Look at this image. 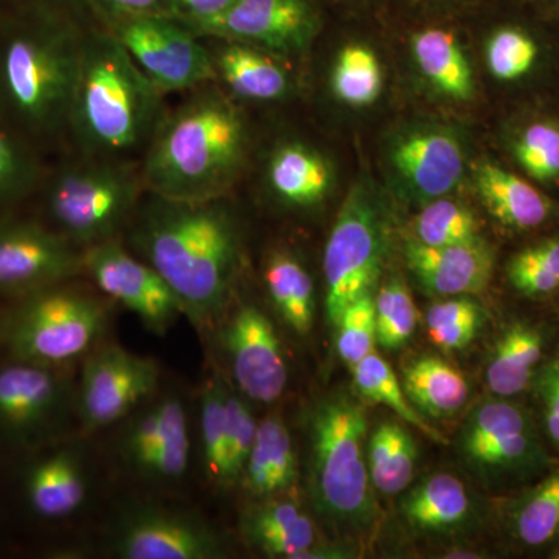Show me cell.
Returning a JSON list of instances; mask_svg holds the SVG:
<instances>
[{
    "label": "cell",
    "instance_id": "obj_48",
    "mask_svg": "<svg viewBox=\"0 0 559 559\" xmlns=\"http://www.w3.org/2000/svg\"><path fill=\"white\" fill-rule=\"evenodd\" d=\"M94 7L105 20L134 14H167L171 16L165 0H84Z\"/></svg>",
    "mask_w": 559,
    "mask_h": 559
},
{
    "label": "cell",
    "instance_id": "obj_35",
    "mask_svg": "<svg viewBox=\"0 0 559 559\" xmlns=\"http://www.w3.org/2000/svg\"><path fill=\"white\" fill-rule=\"evenodd\" d=\"M224 382L219 377L210 378L201 393L202 460L207 479L218 487H230L227 471L226 406Z\"/></svg>",
    "mask_w": 559,
    "mask_h": 559
},
{
    "label": "cell",
    "instance_id": "obj_30",
    "mask_svg": "<svg viewBox=\"0 0 559 559\" xmlns=\"http://www.w3.org/2000/svg\"><path fill=\"white\" fill-rule=\"evenodd\" d=\"M267 178L280 200L297 207L319 204L331 186L329 164L300 143H288L275 151Z\"/></svg>",
    "mask_w": 559,
    "mask_h": 559
},
{
    "label": "cell",
    "instance_id": "obj_44",
    "mask_svg": "<svg viewBox=\"0 0 559 559\" xmlns=\"http://www.w3.org/2000/svg\"><path fill=\"white\" fill-rule=\"evenodd\" d=\"M226 406L227 471L230 487L241 480L242 469L248 462L257 436L255 418L242 396L224 384Z\"/></svg>",
    "mask_w": 559,
    "mask_h": 559
},
{
    "label": "cell",
    "instance_id": "obj_5",
    "mask_svg": "<svg viewBox=\"0 0 559 559\" xmlns=\"http://www.w3.org/2000/svg\"><path fill=\"white\" fill-rule=\"evenodd\" d=\"M311 496L334 524L364 528L377 516L369 463L367 414L362 404L336 393L311 412Z\"/></svg>",
    "mask_w": 559,
    "mask_h": 559
},
{
    "label": "cell",
    "instance_id": "obj_40",
    "mask_svg": "<svg viewBox=\"0 0 559 559\" xmlns=\"http://www.w3.org/2000/svg\"><path fill=\"white\" fill-rule=\"evenodd\" d=\"M377 341L384 348L403 347L414 336L418 310L409 289L400 278L390 280L374 297Z\"/></svg>",
    "mask_w": 559,
    "mask_h": 559
},
{
    "label": "cell",
    "instance_id": "obj_21",
    "mask_svg": "<svg viewBox=\"0 0 559 559\" xmlns=\"http://www.w3.org/2000/svg\"><path fill=\"white\" fill-rule=\"evenodd\" d=\"M549 333L540 323L514 319L503 326L489 353L487 385L492 396L518 399L532 390L549 358Z\"/></svg>",
    "mask_w": 559,
    "mask_h": 559
},
{
    "label": "cell",
    "instance_id": "obj_22",
    "mask_svg": "<svg viewBox=\"0 0 559 559\" xmlns=\"http://www.w3.org/2000/svg\"><path fill=\"white\" fill-rule=\"evenodd\" d=\"M476 189L489 215L507 229L536 230L555 216V204L546 194L491 162L477 167Z\"/></svg>",
    "mask_w": 559,
    "mask_h": 559
},
{
    "label": "cell",
    "instance_id": "obj_4",
    "mask_svg": "<svg viewBox=\"0 0 559 559\" xmlns=\"http://www.w3.org/2000/svg\"><path fill=\"white\" fill-rule=\"evenodd\" d=\"M246 130L223 95H194L162 119L140 175L151 194L202 201L223 197L245 156Z\"/></svg>",
    "mask_w": 559,
    "mask_h": 559
},
{
    "label": "cell",
    "instance_id": "obj_13",
    "mask_svg": "<svg viewBox=\"0 0 559 559\" xmlns=\"http://www.w3.org/2000/svg\"><path fill=\"white\" fill-rule=\"evenodd\" d=\"M159 382V367L119 345H106L84 364L81 373L79 414L90 430L120 421L142 401L150 399Z\"/></svg>",
    "mask_w": 559,
    "mask_h": 559
},
{
    "label": "cell",
    "instance_id": "obj_10",
    "mask_svg": "<svg viewBox=\"0 0 559 559\" xmlns=\"http://www.w3.org/2000/svg\"><path fill=\"white\" fill-rule=\"evenodd\" d=\"M105 21L114 38L160 92L193 90L216 76L212 53L182 21L167 14Z\"/></svg>",
    "mask_w": 559,
    "mask_h": 559
},
{
    "label": "cell",
    "instance_id": "obj_1",
    "mask_svg": "<svg viewBox=\"0 0 559 559\" xmlns=\"http://www.w3.org/2000/svg\"><path fill=\"white\" fill-rule=\"evenodd\" d=\"M131 245L168 283L194 325H210L234 288L240 234L223 198L168 200L151 194L132 216Z\"/></svg>",
    "mask_w": 559,
    "mask_h": 559
},
{
    "label": "cell",
    "instance_id": "obj_8",
    "mask_svg": "<svg viewBox=\"0 0 559 559\" xmlns=\"http://www.w3.org/2000/svg\"><path fill=\"white\" fill-rule=\"evenodd\" d=\"M460 447L481 477L510 487L532 484L559 462L549 454L535 414L492 395L469 412Z\"/></svg>",
    "mask_w": 559,
    "mask_h": 559
},
{
    "label": "cell",
    "instance_id": "obj_3",
    "mask_svg": "<svg viewBox=\"0 0 559 559\" xmlns=\"http://www.w3.org/2000/svg\"><path fill=\"white\" fill-rule=\"evenodd\" d=\"M83 33L47 2H33L0 32V109L16 130H68Z\"/></svg>",
    "mask_w": 559,
    "mask_h": 559
},
{
    "label": "cell",
    "instance_id": "obj_32",
    "mask_svg": "<svg viewBox=\"0 0 559 559\" xmlns=\"http://www.w3.org/2000/svg\"><path fill=\"white\" fill-rule=\"evenodd\" d=\"M264 280L283 322L300 336L310 333L314 322V283L304 264L289 253H274L267 261Z\"/></svg>",
    "mask_w": 559,
    "mask_h": 559
},
{
    "label": "cell",
    "instance_id": "obj_11",
    "mask_svg": "<svg viewBox=\"0 0 559 559\" xmlns=\"http://www.w3.org/2000/svg\"><path fill=\"white\" fill-rule=\"evenodd\" d=\"M69 381L58 367L14 360L0 367V432L22 447L51 436L66 417Z\"/></svg>",
    "mask_w": 559,
    "mask_h": 559
},
{
    "label": "cell",
    "instance_id": "obj_20",
    "mask_svg": "<svg viewBox=\"0 0 559 559\" xmlns=\"http://www.w3.org/2000/svg\"><path fill=\"white\" fill-rule=\"evenodd\" d=\"M393 167L419 200H440L459 186L465 153L444 131H418L401 139L392 151Z\"/></svg>",
    "mask_w": 559,
    "mask_h": 559
},
{
    "label": "cell",
    "instance_id": "obj_14",
    "mask_svg": "<svg viewBox=\"0 0 559 559\" xmlns=\"http://www.w3.org/2000/svg\"><path fill=\"white\" fill-rule=\"evenodd\" d=\"M83 271L79 246L60 231L33 223L0 224V294L21 299Z\"/></svg>",
    "mask_w": 559,
    "mask_h": 559
},
{
    "label": "cell",
    "instance_id": "obj_29",
    "mask_svg": "<svg viewBox=\"0 0 559 559\" xmlns=\"http://www.w3.org/2000/svg\"><path fill=\"white\" fill-rule=\"evenodd\" d=\"M403 513L423 532H448L468 522L473 500L462 480L439 473L412 489L403 500Z\"/></svg>",
    "mask_w": 559,
    "mask_h": 559
},
{
    "label": "cell",
    "instance_id": "obj_45",
    "mask_svg": "<svg viewBox=\"0 0 559 559\" xmlns=\"http://www.w3.org/2000/svg\"><path fill=\"white\" fill-rule=\"evenodd\" d=\"M536 400V423L547 447L559 454V345L540 367L532 390Z\"/></svg>",
    "mask_w": 559,
    "mask_h": 559
},
{
    "label": "cell",
    "instance_id": "obj_25",
    "mask_svg": "<svg viewBox=\"0 0 559 559\" xmlns=\"http://www.w3.org/2000/svg\"><path fill=\"white\" fill-rule=\"evenodd\" d=\"M241 481L257 498H272L296 484L297 457L293 437L278 417L263 419L257 428Z\"/></svg>",
    "mask_w": 559,
    "mask_h": 559
},
{
    "label": "cell",
    "instance_id": "obj_31",
    "mask_svg": "<svg viewBox=\"0 0 559 559\" xmlns=\"http://www.w3.org/2000/svg\"><path fill=\"white\" fill-rule=\"evenodd\" d=\"M419 70L443 94L468 100L474 94L473 70L452 33L441 28L419 32L412 39Z\"/></svg>",
    "mask_w": 559,
    "mask_h": 559
},
{
    "label": "cell",
    "instance_id": "obj_26",
    "mask_svg": "<svg viewBox=\"0 0 559 559\" xmlns=\"http://www.w3.org/2000/svg\"><path fill=\"white\" fill-rule=\"evenodd\" d=\"M246 539L271 558L299 559L318 544L316 527L297 503H264L249 511L242 522Z\"/></svg>",
    "mask_w": 559,
    "mask_h": 559
},
{
    "label": "cell",
    "instance_id": "obj_15",
    "mask_svg": "<svg viewBox=\"0 0 559 559\" xmlns=\"http://www.w3.org/2000/svg\"><path fill=\"white\" fill-rule=\"evenodd\" d=\"M112 551L123 559H218L226 555L207 522L176 511L143 507L121 520Z\"/></svg>",
    "mask_w": 559,
    "mask_h": 559
},
{
    "label": "cell",
    "instance_id": "obj_2",
    "mask_svg": "<svg viewBox=\"0 0 559 559\" xmlns=\"http://www.w3.org/2000/svg\"><path fill=\"white\" fill-rule=\"evenodd\" d=\"M160 94L112 33H83L68 130L90 159L124 160L159 128Z\"/></svg>",
    "mask_w": 559,
    "mask_h": 559
},
{
    "label": "cell",
    "instance_id": "obj_42",
    "mask_svg": "<svg viewBox=\"0 0 559 559\" xmlns=\"http://www.w3.org/2000/svg\"><path fill=\"white\" fill-rule=\"evenodd\" d=\"M538 55V44L521 28H500L487 44L488 68L500 81H516L528 75Z\"/></svg>",
    "mask_w": 559,
    "mask_h": 559
},
{
    "label": "cell",
    "instance_id": "obj_33",
    "mask_svg": "<svg viewBox=\"0 0 559 559\" xmlns=\"http://www.w3.org/2000/svg\"><path fill=\"white\" fill-rule=\"evenodd\" d=\"M417 444L400 423L382 421L367 444L371 485L384 495H399L414 479Z\"/></svg>",
    "mask_w": 559,
    "mask_h": 559
},
{
    "label": "cell",
    "instance_id": "obj_47",
    "mask_svg": "<svg viewBox=\"0 0 559 559\" xmlns=\"http://www.w3.org/2000/svg\"><path fill=\"white\" fill-rule=\"evenodd\" d=\"M484 325V319L463 320V322L448 323V325L428 329L430 341L444 352H454L468 347L476 340Z\"/></svg>",
    "mask_w": 559,
    "mask_h": 559
},
{
    "label": "cell",
    "instance_id": "obj_39",
    "mask_svg": "<svg viewBox=\"0 0 559 559\" xmlns=\"http://www.w3.org/2000/svg\"><path fill=\"white\" fill-rule=\"evenodd\" d=\"M417 241L426 246H450L480 237L479 223L466 205L433 200L418 213L414 224Z\"/></svg>",
    "mask_w": 559,
    "mask_h": 559
},
{
    "label": "cell",
    "instance_id": "obj_41",
    "mask_svg": "<svg viewBox=\"0 0 559 559\" xmlns=\"http://www.w3.org/2000/svg\"><path fill=\"white\" fill-rule=\"evenodd\" d=\"M514 156L539 182L559 180V124L543 120L528 124L514 142Z\"/></svg>",
    "mask_w": 559,
    "mask_h": 559
},
{
    "label": "cell",
    "instance_id": "obj_19",
    "mask_svg": "<svg viewBox=\"0 0 559 559\" xmlns=\"http://www.w3.org/2000/svg\"><path fill=\"white\" fill-rule=\"evenodd\" d=\"M404 255L419 285L437 296L479 294L495 271V250L480 237L450 246L414 240L407 242Z\"/></svg>",
    "mask_w": 559,
    "mask_h": 559
},
{
    "label": "cell",
    "instance_id": "obj_27",
    "mask_svg": "<svg viewBox=\"0 0 559 559\" xmlns=\"http://www.w3.org/2000/svg\"><path fill=\"white\" fill-rule=\"evenodd\" d=\"M401 384L417 409L437 419L454 417L469 399L468 381L462 371L437 356H421L411 362Z\"/></svg>",
    "mask_w": 559,
    "mask_h": 559
},
{
    "label": "cell",
    "instance_id": "obj_9",
    "mask_svg": "<svg viewBox=\"0 0 559 559\" xmlns=\"http://www.w3.org/2000/svg\"><path fill=\"white\" fill-rule=\"evenodd\" d=\"M384 246L381 210L366 190L356 189L341 209L323 255L331 325L336 326L348 305L371 293L380 277Z\"/></svg>",
    "mask_w": 559,
    "mask_h": 559
},
{
    "label": "cell",
    "instance_id": "obj_49",
    "mask_svg": "<svg viewBox=\"0 0 559 559\" xmlns=\"http://www.w3.org/2000/svg\"><path fill=\"white\" fill-rule=\"evenodd\" d=\"M551 558L559 559V546L557 547V549H555L554 554H551Z\"/></svg>",
    "mask_w": 559,
    "mask_h": 559
},
{
    "label": "cell",
    "instance_id": "obj_43",
    "mask_svg": "<svg viewBox=\"0 0 559 559\" xmlns=\"http://www.w3.org/2000/svg\"><path fill=\"white\" fill-rule=\"evenodd\" d=\"M334 329L337 333V353L349 369L374 352L378 342L377 308L371 293L348 305Z\"/></svg>",
    "mask_w": 559,
    "mask_h": 559
},
{
    "label": "cell",
    "instance_id": "obj_7",
    "mask_svg": "<svg viewBox=\"0 0 559 559\" xmlns=\"http://www.w3.org/2000/svg\"><path fill=\"white\" fill-rule=\"evenodd\" d=\"M143 180L124 160L90 159L50 179L46 207L58 231L76 246L112 240L135 215Z\"/></svg>",
    "mask_w": 559,
    "mask_h": 559
},
{
    "label": "cell",
    "instance_id": "obj_6",
    "mask_svg": "<svg viewBox=\"0 0 559 559\" xmlns=\"http://www.w3.org/2000/svg\"><path fill=\"white\" fill-rule=\"evenodd\" d=\"M108 318L109 308L98 297L51 286L21 297L3 316L0 342L11 359L60 369L94 347Z\"/></svg>",
    "mask_w": 559,
    "mask_h": 559
},
{
    "label": "cell",
    "instance_id": "obj_18",
    "mask_svg": "<svg viewBox=\"0 0 559 559\" xmlns=\"http://www.w3.org/2000/svg\"><path fill=\"white\" fill-rule=\"evenodd\" d=\"M123 454L150 479H180L190 462L189 418L182 401L167 396L135 418L124 433Z\"/></svg>",
    "mask_w": 559,
    "mask_h": 559
},
{
    "label": "cell",
    "instance_id": "obj_37",
    "mask_svg": "<svg viewBox=\"0 0 559 559\" xmlns=\"http://www.w3.org/2000/svg\"><path fill=\"white\" fill-rule=\"evenodd\" d=\"M331 86L341 102L352 106H369L382 90V72L377 55L367 47L352 44L337 57Z\"/></svg>",
    "mask_w": 559,
    "mask_h": 559
},
{
    "label": "cell",
    "instance_id": "obj_36",
    "mask_svg": "<svg viewBox=\"0 0 559 559\" xmlns=\"http://www.w3.org/2000/svg\"><path fill=\"white\" fill-rule=\"evenodd\" d=\"M507 278L521 296L543 299L559 293V237L522 249L507 264Z\"/></svg>",
    "mask_w": 559,
    "mask_h": 559
},
{
    "label": "cell",
    "instance_id": "obj_34",
    "mask_svg": "<svg viewBox=\"0 0 559 559\" xmlns=\"http://www.w3.org/2000/svg\"><path fill=\"white\" fill-rule=\"evenodd\" d=\"M352 373L353 384L362 399L370 403L384 404L407 425L421 430L428 439L436 443H447L439 430L432 428L419 414L417 407L411 403L395 371L377 352H371L369 356L353 366Z\"/></svg>",
    "mask_w": 559,
    "mask_h": 559
},
{
    "label": "cell",
    "instance_id": "obj_24",
    "mask_svg": "<svg viewBox=\"0 0 559 559\" xmlns=\"http://www.w3.org/2000/svg\"><path fill=\"white\" fill-rule=\"evenodd\" d=\"M507 528L522 549L551 547L554 554L559 546V462L511 499Z\"/></svg>",
    "mask_w": 559,
    "mask_h": 559
},
{
    "label": "cell",
    "instance_id": "obj_12",
    "mask_svg": "<svg viewBox=\"0 0 559 559\" xmlns=\"http://www.w3.org/2000/svg\"><path fill=\"white\" fill-rule=\"evenodd\" d=\"M83 270L106 296L134 312L154 333L164 334L183 314L182 305L159 272L114 240L87 246Z\"/></svg>",
    "mask_w": 559,
    "mask_h": 559
},
{
    "label": "cell",
    "instance_id": "obj_38",
    "mask_svg": "<svg viewBox=\"0 0 559 559\" xmlns=\"http://www.w3.org/2000/svg\"><path fill=\"white\" fill-rule=\"evenodd\" d=\"M39 179L38 157L22 132L0 124V207L27 197Z\"/></svg>",
    "mask_w": 559,
    "mask_h": 559
},
{
    "label": "cell",
    "instance_id": "obj_28",
    "mask_svg": "<svg viewBox=\"0 0 559 559\" xmlns=\"http://www.w3.org/2000/svg\"><path fill=\"white\" fill-rule=\"evenodd\" d=\"M216 75L235 95L248 100H277L288 92L289 80L277 62L249 44L221 47L213 58Z\"/></svg>",
    "mask_w": 559,
    "mask_h": 559
},
{
    "label": "cell",
    "instance_id": "obj_46",
    "mask_svg": "<svg viewBox=\"0 0 559 559\" xmlns=\"http://www.w3.org/2000/svg\"><path fill=\"white\" fill-rule=\"evenodd\" d=\"M170 14L186 25L215 20L229 9L234 0H165Z\"/></svg>",
    "mask_w": 559,
    "mask_h": 559
},
{
    "label": "cell",
    "instance_id": "obj_23",
    "mask_svg": "<svg viewBox=\"0 0 559 559\" xmlns=\"http://www.w3.org/2000/svg\"><path fill=\"white\" fill-rule=\"evenodd\" d=\"M25 498L44 520H62L83 506L87 481L75 452L61 450L36 460L25 474Z\"/></svg>",
    "mask_w": 559,
    "mask_h": 559
},
{
    "label": "cell",
    "instance_id": "obj_17",
    "mask_svg": "<svg viewBox=\"0 0 559 559\" xmlns=\"http://www.w3.org/2000/svg\"><path fill=\"white\" fill-rule=\"evenodd\" d=\"M231 378L246 399L274 403L288 384V364L277 331L259 308H240L223 331Z\"/></svg>",
    "mask_w": 559,
    "mask_h": 559
},
{
    "label": "cell",
    "instance_id": "obj_16",
    "mask_svg": "<svg viewBox=\"0 0 559 559\" xmlns=\"http://www.w3.org/2000/svg\"><path fill=\"white\" fill-rule=\"evenodd\" d=\"M198 36L277 51L300 50L318 31L311 0H234L215 20L187 25Z\"/></svg>",
    "mask_w": 559,
    "mask_h": 559
}]
</instances>
